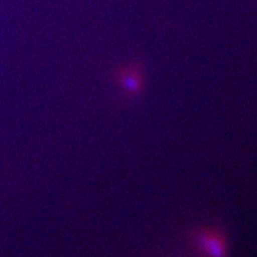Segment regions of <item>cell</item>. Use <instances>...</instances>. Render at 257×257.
<instances>
[{"instance_id": "cell-1", "label": "cell", "mask_w": 257, "mask_h": 257, "mask_svg": "<svg viewBox=\"0 0 257 257\" xmlns=\"http://www.w3.org/2000/svg\"><path fill=\"white\" fill-rule=\"evenodd\" d=\"M117 78L127 91L136 93L141 90L143 85L141 68L139 64L131 63L126 67L120 68L117 73Z\"/></svg>"}]
</instances>
